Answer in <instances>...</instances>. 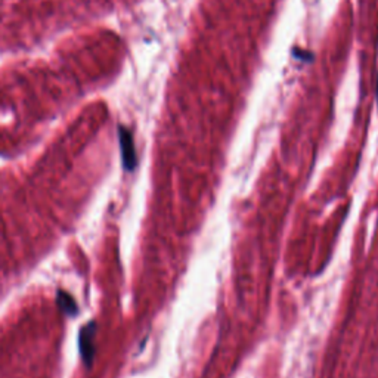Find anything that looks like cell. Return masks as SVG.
<instances>
[{"label": "cell", "mask_w": 378, "mask_h": 378, "mask_svg": "<svg viewBox=\"0 0 378 378\" xmlns=\"http://www.w3.org/2000/svg\"><path fill=\"white\" fill-rule=\"evenodd\" d=\"M95 334H96V324L93 321L80 330V337H79L80 355L87 367L92 363L93 353H95V343H93Z\"/></svg>", "instance_id": "7a4b0ae2"}, {"label": "cell", "mask_w": 378, "mask_h": 378, "mask_svg": "<svg viewBox=\"0 0 378 378\" xmlns=\"http://www.w3.org/2000/svg\"><path fill=\"white\" fill-rule=\"evenodd\" d=\"M119 141H120V148H122L123 166L127 171H133L138 164V158H136L133 136L127 127L124 126L119 127Z\"/></svg>", "instance_id": "6da1fadb"}, {"label": "cell", "mask_w": 378, "mask_h": 378, "mask_svg": "<svg viewBox=\"0 0 378 378\" xmlns=\"http://www.w3.org/2000/svg\"><path fill=\"white\" fill-rule=\"evenodd\" d=\"M56 301H58V306H60V309L64 313L72 315V316L77 315V312H79L77 304H76L74 299H72L68 293H65V292H58Z\"/></svg>", "instance_id": "3957f363"}, {"label": "cell", "mask_w": 378, "mask_h": 378, "mask_svg": "<svg viewBox=\"0 0 378 378\" xmlns=\"http://www.w3.org/2000/svg\"><path fill=\"white\" fill-rule=\"evenodd\" d=\"M293 53H294V56L297 58V60H300V61H312L313 60V55L311 52H308V51L294 49Z\"/></svg>", "instance_id": "277c9868"}, {"label": "cell", "mask_w": 378, "mask_h": 378, "mask_svg": "<svg viewBox=\"0 0 378 378\" xmlns=\"http://www.w3.org/2000/svg\"><path fill=\"white\" fill-rule=\"evenodd\" d=\"M377 98H378V82H377Z\"/></svg>", "instance_id": "5b68a950"}]
</instances>
